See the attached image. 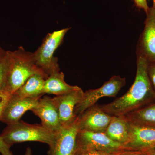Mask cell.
<instances>
[{"label": "cell", "mask_w": 155, "mask_h": 155, "mask_svg": "<svg viewBox=\"0 0 155 155\" xmlns=\"http://www.w3.org/2000/svg\"><path fill=\"white\" fill-rule=\"evenodd\" d=\"M155 145V129L142 126L130 125L129 137L123 145L130 151L153 149Z\"/></svg>", "instance_id": "cell-13"}, {"label": "cell", "mask_w": 155, "mask_h": 155, "mask_svg": "<svg viewBox=\"0 0 155 155\" xmlns=\"http://www.w3.org/2000/svg\"><path fill=\"white\" fill-rule=\"evenodd\" d=\"M153 7L155 8V0H153Z\"/></svg>", "instance_id": "cell-28"}, {"label": "cell", "mask_w": 155, "mask_h": 155, "mask_svg": "<svg viewBox=\"0 0 155 155\" xmlns=\"http://www.w3.org/2000/svg\"><path fill=\"white\" fill-rule=\"evenodd\" d=\"M79 88V87L68 84L64 80V73L59 71L53 72L45 80L44 92L45 94H54L57 96L66 94Z\"/></svg>", "instance_id": "cell-17"}, {"label": "cell", "mask_w": 155, "mask_h": 155, "mask_svg": "<svg viewBox=\"0 0 155 155\" xmlns=\"http://www.w3.org/2000/svg\"><path fill=\"white\" fill-rule=\"evenodd\" d=\"M54 134L41 124H30L20 121L7 125L0 137L8 146L25 142H39L51 145L54 141Z\"/></svg>", "instance_id": "cell-3"}, {"label": "cell", "mask_w": 155, "mask_h": 155, "mask_svg": "<svg viewBox=\"0 0 155 155\" xmlns=\"http://www.w3.org/2000/svg\"><path fill=\"white\" fill-rule=\"evenodd\" d=\"M12 94L6 88L0 91V120Z\"/></svg>", "instance_id": "cell-20"}, {"label": "cell", "mask_w": 155, "mask_h": 155, "mask_svg": "<svg viewBox=\"0 0 155 155\" xmlns=\"http://www.w3.org/2000/svg\"><path fill=\"white\" fill-rule=\"evenodd\" d=\"M6 51H5L0 46V59H1L3 56L5 54Z\"/></svg>", "instance_id": "cell-26"}, {"label": "cell", "mask_w": 155, "mask_h": 155, "mask_svg": "<svg viewBox=\"0 0 155 155\" xmlns=\"http://www.w3.org/2000/svg\"><path fill=\"white\" fill-rule=\"evenodd\" d=\"M41 98H23L12 94L0 121L7 125L18 122L25 112L31 111L36 105Z\"/></svg>", "instance_id": "cell-11"}, {"label": "cell", "mask_w": 155, "mask_h": 155, "mask_svg": "<svg viewBox=\"0 0 155 155\" xmlns=\"http://www.w3.org/2000/svg\"><path fill=\"white\" fill-rule=\"evenodd\" d=\"M127 150H87L81 152L76 155H120Z\"/></svg>", "instance_id": "cell-19"}, {"label": "cell", "mask_w": 155, "mask_h": 155, "mask_svg": "<svg viewBox=\"0 0 155 155\" xmlns=\"http://www.w3.org/2000/svg\"><path fill=\"white\" fill-rule=\"evenodd\" d=\"M153 149L141 151L127 150L120 155H149L151 152L154 150Z\"/></svg>", "instance_id": "cell-23"}, {"label": "cell", "mask_w": 155, "mask_h": 155, "mask_svg": "<svg viewBox=\"0 0 155 155\" xmlns=\"http://www.w3.org/2000/svg\"><path fill=\"white\" fill-rule=\"evenodd\" d=\"M126 150L122 144L113 141L104 133L80 129L78 132L75 155L87 150Z\"/></svg>", "instance_id": "cell-7"}, {"label": "cell", "mask_w": 155, "mask_h": 155, "mask_svg": "<svg viewBox=\"0 0 155 155\" xmlns=\"http://www.w3.org/2000/svg\"><path fill=\"white\" fill-rule=\"evenodd\" d=\"M112 117L95 104L79 116V129L105 133Z\"/></svg>", "instance_id": "cell-8"}, {"label": "cell", "mask_w": 155, "mask_h": 155, "mask_svg": "<svg viewBox=\"0 0 155 155\" xmlns=\"http://www.w3.org/2000/svg\"><path fill=\"white\" fill-rule=\"evenodd\" d=\"M123 116L131 125L155 129V101Z\"/></svg>", "instance_id": "cell-16"}, {"label": "cell", "mask_w": 155, "mask_h": 155, "mask_svg": "<svg viewBox=\"0 0 155 155\" xmlns=\"http://www.w3.org/2000/svg\"><path fill=\"white\" fill-rule=\"evenodd\" d=\"M84 92L79 87L66 94L53 98L62 126L70 123L76 118L77 116L74 113L75 107L82 98Z\"/></svg>", "instance_id": "cell-12"}, {"label": "cell", "mask_w": 155, "mask_h": 155, "mask_svg": "<svg viewBox=\"0 0 155 155\" xmlns=\"http://www.w3.org/2000/svg\"><path fill=\"white\" fill-rule=\"evenodd\" d=\"M8 51L10 64L6 89L14 94L31 75L43 72L36 67L33 53L27 51L22 47Z\"/></svg>", "instance_id": "cell-2"}, {"label": "cell", "mask_w": 155, "mask_h": 155, "mask_svg": "<svg viewBox=\"0 0 155 155\" xmlns=\"http://www.w3.org/2000/svg\"><path fill=\"white\" fill-rule=\"evenodd\" d=\"M126 84L125 78L119 75H114L104 82L100 88L89 89L84 92L83 97L75 107V114L80 116L87 109L94 105L103 97H115Z\"/></svg>", "instance_id": "cell-5"}, {"label": "cell", "mask_w": 155, "mask_h": 155, "mask_svg": "<svg viewBox=\"0 0 155 155\" xmlns=\"http://www.w3.org/2000/svg\"><path fill=\"white\" fill-rule=\"evenodd\" d=\"M148 62L138 55L135 80L128 91L112 102L100 106L112 116H123L155 101V92L147 74Z\"/></svg>", "instance_id": "cell-1"}, {"label": "cell", "mask_w": 155, "mask_h": 155, "mask_svg": "<svg viewBox=\"0 0 155 155\" xmlns=\"http://www.w3.org/2000/svg\"><path fill=\"white\" fill-rule=\"evenodd\" d=\"M153 149H154L155 150V145H154V147H153Z\"/></svg>", "instance_id": "cell-29"}, {"label": "cell", "mask_w": 155, "mask_h": 155, "mask_svg": "<svg viewBox=\"0 0 155 155\" xmlns=\"http://www.w3.org/2000/svg\"><path fill=\"white\" fill-rule=\"evenodd\" d=\"M8 146L0 137V153L2 155H14Z\"/></svg>", "instance_id": "cell-22"}, {"label": "cell", "mask_w": 155, "mask_h": 155, "mask_svg": "<svg viewBox=\"0 0 155 155\" xmlns=\"http://www.w3.org/2000/svg\"><path fill=\"white\" fill-rule=\"evenodd\" d=\"M31 111L41 119V125L51 132L55 134L62 127L53 98L48 96L41 97Z\"/></svg>", "instance_id": "cell-9"}, {"label": "cell", "mask_w": 155, "mask_h": 155, "mask_svg": "<svg viewBox=\"0 0 155 155\" xmlns=\"http://www.w3.org/2000/svg\"><path fill=\"white\" fill-rule=\"evenodd\" d=\"M79 116L63 125L54 134V141L49 146L48 155H75L76 138L79 130Z\"/></svg>", "instance_id": "cell-6"}, {"label": "cell", "mask_w": 155, "mask_h": 155, "mask_svg": "<svg viewBox=\"0 0 155 155\" xmlns=\"http://www.w3.org/2000/svg\"><path fill=\"white\" fill-rule=\"evenodd\" d=\"M149 155H155V150H153Z\"/></svg>", "instance_id": "cell-27"}, {"label": "cell", "mask_w": 155, "mask_h": 155, "mask_svg": "<svg viewBox=\"0 0 155 155\" xmlns=\"http://www.w3.org/2000/svg\"><path fill=\"white\" fill-rule=\"evenodd\" d=\"M147 74L153 89L155 92V62L148 63L147 67Z\"/></svg>", "instance_id": "cell-21"}, {"label": "cell", "mask_w": 155, "mask_h": 155, "mask_svg": "<svg viewBox=\"0 0 155 155\" xmlns=\"http://www.w3.org/2000/svg\"><path fill=\"white\" fill-rule=\"evenodd\" d=\"M137 7L143 9L147 13L150 8L147 5V0H134Z\"/></svg>", "instance_id": "cell-24"}, {"label": "cell", "mask_w": 155, "mask_h": 155, "mask_svg": "<svg viewBox=\"0 0 155 155\" xmlns=\"http://www.w3.org/2000/svg\"></svg>", "instance_id": "cell-30"}, {"label": "cell", "mask_w": 155, "mask_h": 155, "mask_svg": "<svg viewBox=\"0 0 155 155\" xmlns=\"http://www.w3.org/2000/svg\"><path fill=\"white\" fill-rule=\"evenodd\" d=\"M24 155H32V150L30 147H27Z\"/></svg>", "instance_id": "cell-25"}, {"label": "cell", "mask_w": 155, "mask_h": 155, "mask_svg": "<svg viewBox=\"0 0 155 155\" xmlns=\"http://www.w3.org/2000/svg\"><path fill=\"white\" fill-rule=\"evenodd\" d=\"M131 124L123 116H113L105 134L113 141L124 145L129 137Z\"/></svg>", "instance_id": "cell-15"}, {"label": "cell", "mask_w": 155, "mask_h": 155, "mask_svg": "<svg viewBox=\"0 0 155 155\" xmlns=\"http://www.w3.org/2000/svg\"><path fill=\"white\" fill-rule=\"evenodd\" d=\"M10 64L8 51H6L5 54L0 59V91L6 88Z\"/></svg>", "instance_id": "cell-18"}, {"label": "cell", "mask_w": 155, "mask_h": 155, "mask_svg": "<svg viewBox=\"0 0 155 155\" xmlns=\"http://www.w3.org/2000/svg\"><path fill=\"white\" fill-rule=\"evenodd\" d=\"M144 30L142 34L138 50V55L144 57L149 63L155 62V8H150L146 13Z\"/></svg>", "instance_id": "cell-10"}, {"label": "cell", "mask_w": 155, "mask_h": 155, "mask_svg": "<svg viewBox=\"0 0 155 155\" xmlns=\"http://www.w3.org/2000/svg\"><path fill=\"white\" fill-rule=\"evenodd\" d=\"M47 78L42 72L31 75L14 94L23 98L41 97L44 92L45 80Z\"/></svg>", "instance_id": "cell-14"}, {"label": "cell", "mask_w": 155, "mask_h": 155, "mask_svg": "<svg viewBox=\"0 0 155 155\" xmlns=\"http://www.w3.org/2000/svg\"><path fill=\"white\" fill-rule=\"evenodd\" d=\"M69 29L64 28L48 34L40 46L33 53L36 67L47 77L53 72L60 71L58 58L54 55Z\"/></svg>", "instance_id": "cell-4"}]
</instances>
